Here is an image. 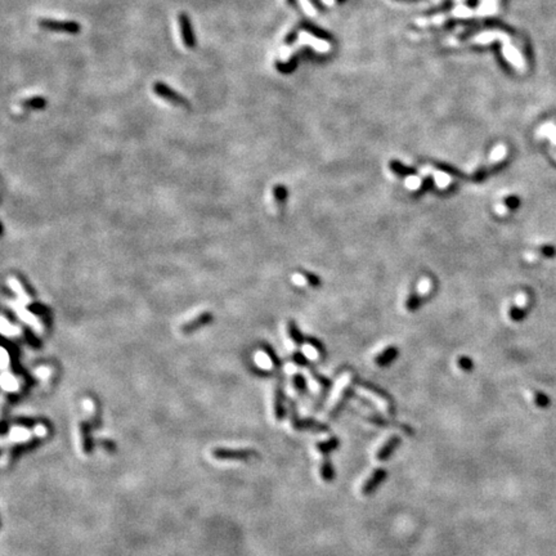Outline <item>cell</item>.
Masks as SVG:
<instances>
[{"instance_id": "4", "label": "cell", "mask_w": 556, "mask_h": 556, "mask_svg": "<svg viewBox=\"0 0 556 556\" xmlns=\"http://www.w3.org/2000/svg\"><path fill=\"white\" fill-rule=\"evenodd\" d=\"M179 27H181V35L182 39H183L184 46L187 48H195L196 37L195 34H193L191 20H189V17L186 13L179 14Z\"/></svg>"}, {"instance_id": "10", "label": "cell", "mask_w": 556, "mask_h": 556, "mask_svg": "<svg viewBox=\"0 0 556 556\" xmlns=\"http://www.w3.org/2000/svg\"><path fill=\"white\" fill-rule=\"evenodd\" d=\"M452 17L463 18V20L475 17V9L469 8V7H466L465 4L458 3L457 6L453 8V11H452Z\"/></svg>"}, {"instance_id": "3", "label": "cell", "mask_w": 556, "mask_h": 556, "mask_svg": "<svg viewBox=\"0 0 556 556\" xmlns=\"http://www.w3.org/2000/svg\"><path fill=\"white\" fill-rule=\"evenodd\" d=\"M39 26L46 30H51L54 32H66V34H79L80 25L75 21H57L51 18H42L39 20Z\"/></svg>"}, {"instance_id": "27", "label": "cell", "mask_w": 556, "mask_h": 556, "mask_svg": "<svg viewBox=\"0 0 556 556\" xmlns=\"http://www.w3.org/2000/svg\"><path fill=\"white\" fill-rule=\"evenodd\" d=\"M456 2H458V3H461V2H462V0H456Z\"/></svg>"}, {"instance_id": "22", "label": "cell", "mask_w": 556, "mask_h": 556, "mask_svg": "<svg viewBox=\"0 0 556 556\" xmlns=\"http://www.w3.org/2000/svg\"><path fill=\"white\" fill-rule=\"evenodd\" d=\"M406 307L409 312H415L420 307V297L416 295H411L406 303Z\"/></svg>"}, {"instance_id": "1", "label": "cell", "mask_w": 556, "mask_h": 556, "mask_svg": "<svg viewBox=\"0 0 556 556\" xmlns=\"http://www.w3.org/2000/svg\"><path fill=\"white\" fill-rule=\"evenodd\" d=\"M337 446H339V441H337L336 438H332V439H328V441L321 442V443L317 444L318 451L321 452L322 455H323V457H325L323 458V461H322V465H321V477L323 478V480H326V482L332 480L333 478L332 465H331V461H328L327 456L328 453H331V451H333Z\"/></svg>"}, {"instance_id": "18", "label": "cell", "mask_w": 556, "mask_h": 556, "mask_svg": "<svg viewBox=\"0 0 556 556\" xmlns=\"http://www.w3.org/2000/svg\"><path fill=\"white\" fill-rule=\"evenodd\" d=\"M534 403L541 408H545V407L550 406V398L543 393L536 392L534 393Z\"/></svg>"}, {"instance_id": "16", "label": "cell", "mask_w": 556, "mask_h": 556, "mask_svg": "<svg viewBox=\"0 0 556 556\" xmlns=\"http://www.w3.org/2000/svg\"><path fill=\"white\" fill-rule=\"evenodd\" d=\"M422 179L420 177H417V175H408L406 179V187L408 189H412V191L422 188Z\"/></svg>"}, {"instance_id": "25", "label": "cell", "mask_w": 556, "mask_h": 556, "mask_svg": "<svg viewBox=\"0 0 556 556\" xmlns=\"http://www.w3.org/2000/svg\"><path fill=\"white\" fill-rule=\"evenodd\" d=\"M259 359L260 361L258 362H259V364L262 366V367H269V366H271V362H269V359L267 361V357L264 356V354H259Z\"/></svg>"}, {"instance_id": "11", "label": "cell", "mask_w": 556, "mask_h": 556, "mask_svg": "<svg viewBox=\"0 0 556 556\" xmlns=\"http://www.w3.org/2000/svg\"><path fill=\"white\" fill-rule=\"evenodd\" d=\"M397 354H398V352H397L396 348H388L385 352H382V353L376 358V363H377L378 366H387V364H389L393 359L396 358Z\"/></svg>"}, {"instance_id": "23", "label": "cell", "mask_w": 556, "mask_h": 556, "mask_svg": "<svg viewBox=\"0 0 556 556\" xmlns=\"http://www.w3.org/2000/svg\"><path fill=\"white\" fill-rule=\"evenodd\" d=\"M539 251H541V254H542L543 256H546V258H553L556 255V248L553 247V246H551V245L541 246Z\"/></svg>"}, {"instance_id": "14", "label": "cell", "mask_w": 556, "mask_h": 556, "mask_svg": "<svg viewBox=\"0 0 556 556\" xmlns=\"http://www.w3.org/2000/svg\"><path fill=\"white\" fill-rule=\"evenodd\" d=\"M505 157H506V147L503 146V144H498V146H496V147L492 150L491 156H489L491 162H494V164L502 161Z\"/></svg>"}, {"instance_id": "24", "label": "cell", "mask_w": 556, "mask_h": 556, "mask_svg": "<svg viewBox=\"0 0 556 556\" xmlns=\"http://www.w3.org/2000/svg\"><path fill=\"white\" fill-rule=\"evenodd\" d=\"M458 366H460L463 371H470L473 368V362L472 359L467 358V357H461V358L458 359Z\"/></svg>"}, {"instance_id": "13", "label": "cell", "mask_w": 556, "mask_h": 556, "mask_svg": "<svg viewBox=\"0 0 556 556\" xmlns=\"http://www.w3.org/2000/svg\"><path fill=\"white\" fill-rule=\"evenodd\" d=\"M22 106L26 108H31V110H41L47 106V101L42 97H32V98L22 101Z\"/></svg>"}, {"instance_id": "21", "label": "cell", "mask_w": 556, "mask_h": 556, "mask_svg": "<svg viewBox=\"0 0 556 556\" xmlns=\"http://www.w3.org/2000/svg\"><path fill=\"white\" fill-rule=\"evenodd\" d=\"M503 205L510 210H517L520 206V198L517 196H510L503 200Z\"/></svg>"}, {"instance_id": "26", "label": "cell", "mask_w": 556, "mask_h": 556, "mask_svg": "<svg viewBox=\"0 0 556 556\" xmlns=\"http://www.w3.org/2000/svg\"><path fill=\"white\" fill-rule=\"evenodd\" d=\"M323 3H325L326 6H333L335 0H323Z\"/></svg>"}, {"instance_id": "9", "label": "cell", "mask_w": 556, "mask_h": 556, "mask_svg": "<svg viewBox=\"0 0 556 556\" xmlns=\"http://www.w3.org/2000/svg\"><path fill=\"white\" fill-rule=\"evenodd\" d=\"M498 9V0H482L477 9H475V17H487L493 16Z\"/></svg>"}, {"instance_id": "19", "label": "cell", "mask_w": 556, "mask_h": 556, "mask_svg": "<svg viewBox=\"0 0 556 556\" xmlns=\"http://www.w3.org/2000/svg\"><path fill=\"white\" fill-rule=\"evenodd\" d=\"M300 3V6H302V8L304 9V12L308 16H311V17H313V16H316L317 14V9L316 7L313 6V3H312L311 0H297Z\"/></svg>"}, {"instance_id": "8", "label": "cell", "mask_w": 556, "mask_h": 556, "mask_svg": "<svg viewBox=\"0 0 556 556\" xmlns=\"http://www.w3.org/2000/svg\"><path fill=\"white\" fill-rule=\"evenodd\" d=\"M401 444V439L398 437H392L389 438L384 444H382L380 448H378L377 453H376V458L380 461L388 460L390 456L393 455V452L398 448V446Z\"/></svg>"}, {"instance_id": "5", "label": "cell", "mask_w": 556, "mask_h": 556, "mask_svg": "<svg viewBox=\"0 0 556 556\" xmlns=\"http://www.w3.org/2000/svg\"><path fill=\"white\" fill-rule=\"evenodd\" d=\"M385 478H387V472H385L384 469L373 470L372 474H371L367 479L364 480L363 487H362V493H363L364 496H368V494H371L372 492H375L376 489H377V487L384 482Z\"/></svg>"}, {"instance_id": "7", "label": "cell", "mask_w": 556, "mask_h": 556, "mask_svg": "<svg viewBox=\"0 0 556 556\" xmlns=\"http://www.w3.org/2000/svg\"><path fill=\"white\" fill-rule=\"evenodd\" d=\"M502 54L506 60H507V62L514 66L515 68H518V70H523L524 68V60H523L522 54L519 53V51L515 47L511 46L510 41L503 42Z\"/></svg>"}, {"instance_id": "2", "label": "cell", "mask_w": 556, "mask_h": 556, "mask_svg": "<svg viewBox=\"0 0 556 556\" xmlns=\"http://www.w3.org/2000/svg\"><path fill=\"white\" fill-rule=\"evenodd\" d=\"M153 91H155L156 96L165 99V101L170 102L172 105L179 106V107H184V108L189 107L188 99L184 98V97L181 96L178 92H175L174 89H172L169 85L164 84V82H161V81L155 82V85H153Z\"/></svg>"}, {"instance_id": "20", "label": "cell", "mask_w": 556, "mask_h": 556, "mask_svg": "<svg viewBox=\"0 0 556 556\" xmlns=\"http://www.w3.org/2000/svg\"><path fill=\"white\" fill-rule=\"evenodd\" d=\"M303 352H304V354L308 357L309 359H318L319 358V350H317V348L314 347L313 344L305 345V347L303 348Z\"/></svg>"}, {"instance_id": "17", "label": "cell", "mask_w": 556, "mask_h": 556, "mask_svg": "<svg viewBox=\"0 0 556 556\" xmlns=\"http://www.w3.org/2000/svg\"><path fill=\"white\" fill-rule=\"evenodd\" d=\"M432 287H433V283L432 281L429 280V278H422V280L418 282L417 285V292L418 295H426L429 294L430 291H432Z\"/></svg>"}, {"instance_id": "6", "label": "cell", "mask_w": 556, "mask_h": 556, "mask_svg": "<svg viewBox=\"0 0 556 556\" xmlns=\"http://www.w3.org/2000/svg\"><path fill=\"white\" fill-rule=\"evenodd\" d=\"M496 40H500L503 44V42L510 41V36L506 32L501 31H484L473 37L472 41L474 44H479V46H487V44H491V42L496 41Z\"/></svg>"}, {"instance_id": "12", "label": "cell", "mask_w": 556, "mask_h": 556, "mask_svg": "<svg viewBox=\"0 0 556 556\" xmlns=\"http://www.w3.org/2000/svg\"><path fill=\"white\" fill-rule=\"evenodd\" d=\"M433 175H434L435 184H437V187H439V188H447V187L451 184L452 177L449 174H447L446 172L434 170V172H433Z\"/></svg>"}, {"instance_id": "15", "label": "cell", "mask_w": 556, "mask_h": 556, "mask_svg": "<svg viewBox=\"0 0 556 556\" xmlns=\"http://www.w3.org/2000/svg\"><path fill=\"white\" fill-rule=\"evenodd\" d=\"M527 307H523V308H519V307H512V308L510 309V317L511 319L514 322H520L523 321V319L525 318V316H527V313H528V311H527Z\"/></svg>"}]
</instances>
